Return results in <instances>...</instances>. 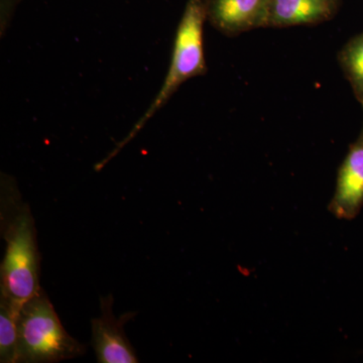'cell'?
I'll use <instances>...</instances> for the list:
<instances>
[{
    "mask_svg": "<svg viewBox=\"0 0 363 363\" xmlns=\"http://www.w3.org/2000/svg\"><path fill=\"white\" fill-rule=\"evenodd\" d=\"M0 214L2 238L6 241L0 295L21 306L42 290L40 252L32 212L11 181H2Z\"/></svg>",
    "mask_w": 363,
    "mask_h": 363,
    "instance_id": "cell-1",
    "label": "cell"
},
{
    "mask_svg": "<svg viewBox=\"0 0 363 363\" xmlns=\"http://www.w3.org/2000/svg\"><path fill=\"white\" fill-rule=\"evenodd\" d=\"M207 21L206 0H187L183 16L177 28L173 52L168 73L149 108L136 121L130 133L114 147L104 161L98 164L102 169L145 128L147 121L168 104L171 97L186 81L207 73L203 33Z\"/></svg>",
    "mask_w": 363,
    "mask_h": 363,
    "instance_id": "cell-2",
    "label": "cell"
},
{
    "mask_svg": "<svg viewBox=\"0 0 363 363\" xmlns=\"http://www.w3.org/2000/svg\"><path fill=\"white\" fill-rule=\"evenodd\" d=\"M85 352V346L67 333L44 291L21 306L16 363L59 362Z\"/></svg>",
    "mask_w": 363,
    "mask_h": 363,
    "instance_id": "cell-3",
    "label": "cell"
},
{
    "mask_svg": "<svg viewBox=\"0 0 363 363\" xmlns=\"http://www.w3.org/2000/svg\"><path fill=\"white\" fill-rule=\"evenodd\" d=\"M113 297L101 298V315L92 323V345L99 363H136L138 358L124 331V325L135 317L128 312L116 318L113 315Z\"/></svg>",
    "mask_w": 363,
    "mask_h": 363,
    "instance_id": "cell-4",
    "label": "cell"
},
{
    "mask_svg": "<svg viewBox=\"0 0 363 363\" xmlns=\"http://www.w3.org/2000/svg\"><path fill=\"white\" fill-rule=\"evenodd\" d=\"M363 207V123L338 169L335 192L328 210L336 218L352 220Z\"/></svg>",
    "mask_w": 363,
    "mask_h": 363,
    "instance_id": "cell-5",
    "label": "cell"
},
{
    "mask_svg": "<svg viewBox=\"0 0 363 363\" xmlns=\"http://www.w3.org/2000/svg\"><path fill=\"white\" fill-rule=\"evenodd\" d=\"M271 0H206L207 20L223 35L233 37L269 28Z\"/></svg>",
    "mask_w": 363,
    "mask_h": 363,
    "instance_id": "cell-6",
    "label": "cell"
},
{
    "mask_svg": "<svg viewBox=\"0 0 363 363\" xmlns=\"http://www.w3.org/2000/svg\"><path fill=\"white\" fill-rule=\"evenodd\" d=\"M341 0H271L269 28L318 25L338 13Z\"/></svg>",
    "mask_w": 363,
    "mask_h": 363,
    "instance_id": "cell-7",
    "label": "cell"
},
{
    "mask_svg": "<svg viewBox=\"0 0 363 363\" xmlns=\"http://www.w3.org/2000/svg\"><path fill=\"white\" fill-rule=\"evenodd\" d=\"M338 63L363 109V32L343 45L338 54Z\"/></svg>",
    "mask_w": 363,
    "mask_h": 363,
    "instance_id": "cell-8",
    "label": "cell"
},
{
    "mask_svg": "<svg viewBox=\"0 0 363 363\" xmlns=\"http://www.w3.org/2000/svg\"><path fill=\"white\" fill-rule=\"evenodd\" d=\"M20 308L21 306L0 295V362L16 363Z\"/></svg>",
    "mask_w": 363,
    "mask_h": 363,
    "instance_id": "cell-9",
    "label": "cell"
}]
</instances>
